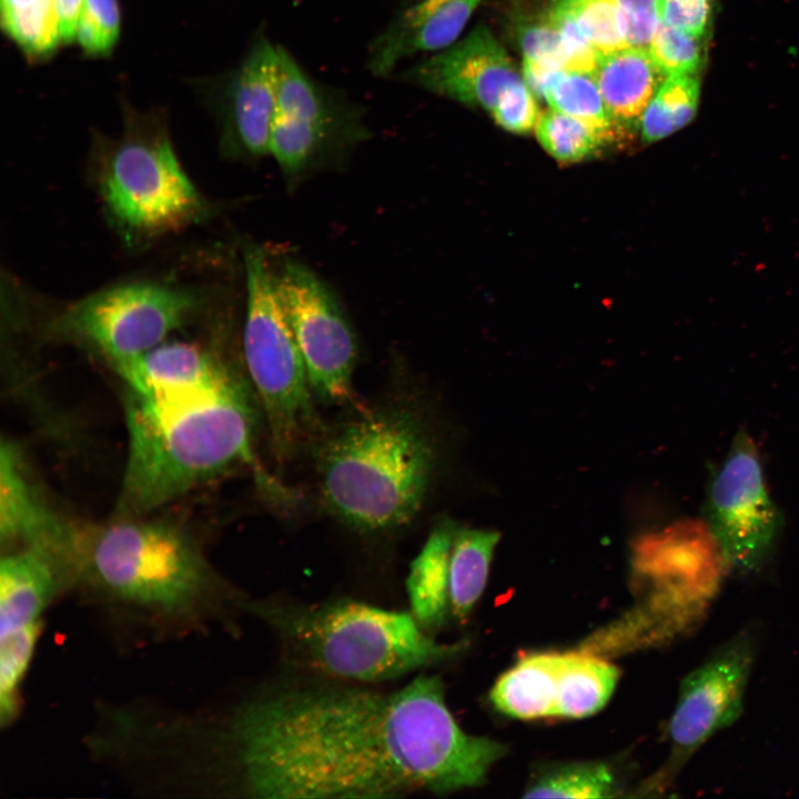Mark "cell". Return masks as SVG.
Instances as JSON below:
<instances>
[{
	"instance_id": "cell-20",
	"label": "cell",
	"mask_w": 799,
	"mask_h": 799,
	"mask_svg": "<svg viewBox=\"0 0 799 799\" xmlns=\"http://www.w3.org/2000/svg\"><path fill=\"white\" fill-rule=\"evenodd\" d=\"M456 527L447 518L435 525L412 562L406 579L408 611L432 636L444 626L451 614L449 558Z\"/></svg>"
},
{
	"instance_id": "cell-2",
	"label": "cell",
	"mask_w": 799,
	"mask_h": 799,
	"mask_svg": "<svg viewBox=\"0 0 799 799\" xmlns=\"http://www.w3.org/2000/svg\"><path fill=\"white\" fill-rule=\"evenodd\" d=\"M71 581L165 624L196 625L246 600L226 586L178 528L125 517L101 526L73 524Z\"/></svg>"
},
{
	"instance_id": "cell-5",
	"label": "cell",
	"mask_w": 799,
	"mask_h": 799,
	"mask_svg": "<svg viewBox=\"0 0 799 799\" xmlns=\"http://www.w3.org/2000/svg\"><path fill=\"white\" fill-rule=\"evenodd\" d=\"M435 464L434 442L419 416L398 407L364 408L321 448L322 499L355 530L397 529L422 508Z\"/></svg>"
},
{
	"instance_id": "cell-16",
	"label": "cell",
	"mask_w": 799,
	"mask_h": 799,
	"mask_svg": "<svg viewBox=\"0 0 799 799\" xmlns=\"http://www.w3.org/2000/svg\"><path fill=\"white\" fill-rule=\"evenodd\" d=\"M113 365L130 393L158 402L204 397L240 383L215 355L186 342H163Z\"/></svg>"
},
{
	"instance_id": "cell-18",
	"label": "cell",
	"mask_w": 799,
	"mask_h": 799,
	"mask_svg": "<svg viewBox=\"0 0 799 799\" xmlns=\"http://www.w3.org/2000/svg\"><path fill=\"white\" fill-rule=\"evenodd\" d=\"M68 584L58 559L32 546L8 554L0 564V639L37 640L41 615Z\"/></svg>"
},
{
	"instance_id": "cell-13",
	"label": "cell",
	"mask_w": 799,
	"mask_h": 799,
	"mask_svg": "<svg viewBox=\"0 0 799 799\" xmlns=\"http://www.w3.org/2000/svg\"><path fill=\"white\" fill-rule=\"evenodd\" d=\"M756 644L752 628L741 630L684 678L668 724L670 756L645 790L666 788L710 737L739 718Z\"/></svg>"
},
{
	"instance_id": "cell-28",
	"label": "cell",
	"mask_w": 799,
	"mask_h": 799,
	"mask_svg": "<svg viewBox=\"0 0 799 799\" xmlns=\"http://www.w3.org/2000/svg\"><path fill=\"white\" fill-rule=\"evenodd\" d=\"M535 132L544 150L565 163L589 158L608 142L593 128L553 109L540 113Z\"/></svg>"
},
{
	"instance_id": "cell-9",
	"label": "cell",
	"mask_w": 799,
	"mask_h": 799,
	"mask_svg": "<svg viewBox=\"0 0 799 799\" xmlns=\"http://www.w3.org/2000/svg\"><path fill=\"white\" fill-rule=\"evenodd\" d=\"M365 118L364 105L314 79L280 45L270 154L287 190L320 172L345 169L354 151L372 136Z\"/></svg>"
},
{
	"instance_id": "cell-8",
	"label": "cell",
	"mask_w": 799,
	"mask_h": 799,
	"mask_svg": "<svg viewBox=\"0 0 799 799\" xmlns=\"http://www.w3.org/2000/svg\"><path fill=\"white\" fill-rule=\"evenodd\" d=\"M246 311L243 351L249 375L280 459L290 457L316 427L310 380L275 286L271 256L244 250Z\"/></svg>"
},
{
	"instance_id": "cell-12",
	"label": "cell",
	"mask_w": 799,
	"mask_h": 799,
	"mask_svg": "<svg viewBox=\"0 0 799 799\" xmlns=\"http://www.w3.org/2000/svg\"><path fill=\"white\" fill-rule=\"evenodd\" d=\"M704 514L729 567L750 573L770 557L783 517L769 495L759 449L746 429L736 434L711 479Z\"/></svg>"
},
{
	"instance_id": "cell-31",
	"label": "cell",
	"mask_w": 799,
	"mask_h": 799,
	"mask_svg": "<svg viewBox=\"0 0 799 799\" xmlns=\"http://www.w3.org/2000/svg\"><path fill=\"white\" fill-rule=\"evenodd\" d=\"M647 49L654 64L665 78L677 74L697 75L705 62L702 37L669 26L660 19Z\"/></svg>"
},
{
	"instance_id": "cell-21",
	"label": "cell",
	"mask_w": 799,
	"mask_h": 799,
	"mask_svg": "<svg viewBox=\"0 0 799 799\" xmlns=\"http://www.w3.org/2000/svg\"><path fill=\"white\" fill-rule=\"evenodd\" d=\"M590 75L607 108L620 122L641 117L664 77L648 49L641 47L600 54Z\"/></svg>"
},
{
	"instance_id": "cell-39",
	"label": "cell",
	"mask_w": 799,
	"mask_h": 799,
	"mask_svg": "<svg viewBox=\"0 0 799 799\" xmlns=\"http://www.w3.org/2000/svg\"><path fill=\"white\" fill-rule=\"evenodd\" d=\"M61 40L64 43L75 40L78 24L83 11L84 0H53Z\"/></svg>"
},
{
	"instance_id": "cell-36",
	"label": "cell",
	"mask_w": 799,
	"mask_h": 799,
	"mask_svg": "<svg viewBox=\"0 0 799 799\" xmlns=\"http://www.w3.org/2000/svg\"><path fill=\"white\" fill-rule=\"evenodd\" d=\"M659 19L697 37H705L712 18V0H657Z\"/></svg>"
},
{
	"instance_id": "cell-30",
	"label": "cell",
	"mask_w": 799,
	"mask_h": 799,
	"mask_svg": "<svg viewBox=\"0 0 799 799\" xmlns=\"http://www.w3.org/2000/svg\"><path fill=\"white\" fill-rule=\"evenodd\" d=\"M599 54L628 45L627 24L616 0H560Z\"/></svg>"
},
{
	"instance_id": "cell-10",
	"label": "cell",
	"mask_w": 799,
	"mask_h": 799,
	"mask_svg": "<svg viewBox=\"0 0 799 799\" xmlns=\"http://www.w3.org/2000/svg\"><path fill=\"white\" fill-rule=\"evenodd\" d=\"M196 297L158 283H129L88 295L54 321L61 334L91 345L112 364L156 345L194 313Z\"/></svg>"
},
{
	"instance_id": "cell-6",
	"label": "cell",
	"mask_w": 799,
	"mask_h": 799,
	"mask_svg": "<svg viewBox=\"0 0 799 799\" xmlns=\"http://www.w3.org/2000/svg\"><path fill=\"white\" fill-rule=\"evenodd\" d=\"M637 599L620 618L591 635L608 657L674 639L697 624L728 567L705 519L684 518L640 536L631 550Z\"/></svg>"
},
{
	"instance_id": "cell-25",
	"label": "cell",
	"mask_w": 799,
	"mask_h": 799,
	"mask_svg": "<svg viewBox=\"0 0 799 799\" xmlns=\"http://www.w3.org/2000/svg\"><path fill=\"white\" fill-rule=\"evenodd\" d=\"M525 798H609L619 795L613 770L604 762L554 765L534 776Z\"/></svg>"
},
{
	"instance_id": "cell-29",
	"label": "cell",
	"mask_w": 799,
	"mask_h": 799,
	"mask_svg": "<svg viewBox=\"0 0 799 799\" xmlns=\"http://www.w3.org/2000/svg\"><path fill=\"white\" fill-rule=\"evenodd\" d=\"M6 33L31 57L52 53L62 42L53 0L37 2L16 10L1 12Z\"/></svg>"
},
{
	"instance_id": "cell-32",
	"label": "cell",
	"mask_w": 799,
	"mask_h": 799,
	"mask_svg": "<svg viewBox=\"0 0 799 799\" xmlns=\"http://www.w3.org/2000/svg\"><path fill=\"white\" fill-rule=\"evenodd\" d=\"M515 34L524 59L566 71L560 36L548 11L519 17Z\"/></svg>"
},
{
	"instance_id": "cell-33",
	"label": "cell",
	"mask_w": 799,
	"mask_h": 799,
	"mask_svg": "<svg viewBox=\"0 0 799 799\" xmlns=\"http://www.w3.org/2000/svg\"><path fill=\"white\" fill-rule=\"evenodd\" d=\"M120 20L118 0H84L75 39L88 54L105 55L118 41Z\"/></svg>"
},
{
	"instance_id": "cell-34",
	"label": "cell",
	"mask_w": 799,
	"mask_h": 799,
	"mask_svg": "<svg viewBox=\"0 0 799 799\" xmlns=\"http://www.w3.org/2000/svg\"><path fill=\"white\" fill-rule=\"evenodd\" d=\"M548 13L560 36L566 71L591 74L600 55L598 51L562 2L548 10Z\"/></svg>"
},
{
	"instance_id": "cell-37",
	"label": "cell",
	"mask_w": 799,
	"mask_h": 799,
	"mask_svg": "<svg viewBox=\"0 0 799 799\" xmlns=\"http://www.w3.org/2000/svg\"><path fill=\"white\" fill-rule=\"evenodd\" d=\"M627 24L629 47L648 48L659 22L657 0H616Z\"/></svg>"
},
{
	"instance_id": "cell-38",
	"label": "cell",
	"mask_w": 799,
	"mask_h": 799,
	"mask_svg": "<svg viewBox=\"0 0 799 799\" xmlns=\"http://www.w3.org/2000/svg\"><path fill=\"white\" fill-rule=\"evenodd\" d=\"M565 72L563 69L546 67L526 59L523 60L524 82L538 98L545 99Z\"/></svg>"
},
{
	"instance_id": "cell-27",
	"label": "cell",
	"mask_w": 799,
	"mask_h": 799,
	"mask_svg": "<svg viewBox=\"0 0 799 799\" xmlns=\"http://www.w3.org/2000/svg\"><path fill=\"white\" fill-rule=\"evenodd\" d=\"M545 100L553 110L587 124L608 142L621 133V122L607 108L590 74L566 71Z\"/></svg>"
},
{
	"instance_id": "cell-40",
	"label": "cell",
	"mask_w": 799,
	"mask_h": 799,
	"mask_svg": "<svg viewBox=\"0 0 799 799\" xmlns=\"http://www.w3.org/2000/svg\"><path fill=\"white\" fill-rule=\"evenodd\" d=\"M38 0H1V12L16 10L37 2Z\"/></svg>"
},
{
	"instance_id": "cell-35",
	"label": "cell",
	"mask_w": 799,
	"mask_h": 799,
	"mask_svg": "<svg viewBox=\"0 0 799 799\" xmlns=\"http://www.w3.org/2000/svg\"><path fill=\"white\" fill-rule=\"evenodd\" d=\"M496 123L513 133H527L539 119L534 93L520 79L507 87L490 111Z\"/></svg>"
},
{
	"instance_id": "cell-26",
	"label": "cell",
	"mask_w": 799,
	"mask_h": 799,
	"mask_svg": "<svg viewBox=\"0 0 799 799\" xmlns=\"http://www.w3.org/2000/svg\"><path fill=\"white\" fill-rule=\"evenodd\" d=\"M699 97L698 75L666 77L640 117L643 141L661 140L687 125L696 115Z\"/></svg>"
},
{
	"instance_id": "cell-14",
	"label": "cell",
	"mask_w": 799,
	"mask_h": 799,
	"mask_svg": "<svg viewBox=\"0 0 799 799\" xmlns=\"http://www.w3.org/2000/svg\"><path fill=\"white\" fill-rule=\"evenodd\" d=\"M279 48L259 31L241 61L209 82L206 98L221 133L222 151L256 161L270 154L277 101Z\"/></svg>"
},
{
	"instance_id": "cell-22",
	"label": "cell",
	"mask_w": 799,
	"mask_h": 799,
	"mask_svg": "<svg viewBox=\"0 0 799 799\" xmlns=\"http://www.w3.org/2000/svg\"><path fill=\"white\" fill-rule=\"evenodd\" d=\"M559 653H534L503 674L490 690L494 707L517 719L555 717Z\"/></svg>"
},
{
	"instance_id": "cell-4",
	"label": "cell",
	"mask_w": 799,
	"mask_h": 799,
	"mask_svg": "<svg viewBox=\"0 0 799 799\" xmlns=\"http://www.w3.org/2000/svg\"><path fill=\"white\" fill-rule=\"evenodd\" d=\"M128 458L120 509L154 510L224 471L253 463V411L241 383L204 397L150 401L129 394Z\"/></svg>"
},
{
	"instance_id": "cell-1",
	"label": "cell",
	"mask_w": 799,
	"mask_h": 799,
	"mask_svg": "<svg viewBox=\"0 0 799 799\" xmlns=\"http://www.w3.org/2000/svg\"><path fill=\"white\" fill-rule=\"evenodd\" d=\"M209 741L221 789L251 798H390L476 787L507 751L465 732L444 685L393 691L302 676L236 705Z\"/></svg>"
},
{
	"instance_id": "cell-11",
	"label": "cell",
	"mask_w": 799,
	"mask_h": 799,
	"mask_svg": "<svg viewBox=\"0 0 799 799\" xmlns=\"http://www.w3.org/2000/svg\"><path fill=\"white\" fill-rule=\"evenodd\" d=\"M272 260L275 286L306 366L312 392L333 403L352 397L358 346L328 286L297 260Z\"/></svg>"
},
{
	"instance_id": "cell-24",
	"label": "cell",
	"mask_w": 799,
	"mask_h": 799,
	"mask_svg": "<svg viewBox=\"0 0 799 799\" xmlns=\"http://www.w3.org/2000/svg\"><path fill=\"white\" fill-rule=\"evenodd\" d=\"M499 533L457 526L449 558L451 614L465 621L482 596Z\"/></svg>"
},
{
	"instance_id": "cell-3",
	"label": "cell",
	"mask_w": 799,
	"mask_h": 799,
	"mask_svg": "<svg viewBox=\"0 0 799 799\" xmlns=\"http://www.w3.org/2000/svg\"><path fill=\"white\" fill-rule=\"evenodd\" d=\"M275 637L284 665L296 675L377 682L454 657L463 646L442 644L409 611L340 598L306 603L286 597L246 601Z\"/></svg>"
},
{
	"instance_id": "cell-23",
	"label": "cell",
	"mask_w": 799,
	"mask_h": 799,
	"mask_svg": "<svg viewBox=\"0 0 799 799\" xmlns=\"http://www.w3.org/2000/svg\"><path fill=\"white\" fill-rule=\"evenodd\" d=\"M619 670L605 657L579 649L559 653L556 717L583 718L599 711L609 700Z\"/></svg>"
},
{
	"instance_id": "cell-7",
	"label": "cell",
	"mask_w": 799,
	"mask_h": 799,
	"mask_svg": "<svg viewBox=\"0 0 799 799\" xmlns=\"http://www.w3.org/2000/svg\"><path fill=\"white\" fill-rule=\"evenodd\" d=\"M124 131L98 143V184L108 211L127 231H175L203 212L158 115L125 105Z\"/></svg>"
},
{
	"instance_id": "cell-15",
	"label": "cell",
	"mask_w": 799,
	"mask_h": 799,
	"mask_svg": "<svg viewBox=\"0 0 799 799\" xmlns=\"http://www.w3.org/2000/svg\"><path fill=\"white\" fill-rule=\"evenodd\" d=\"M400 79L464 105L492 111L504 90L520 78L488 28L477 26L463 39L405 69Z\"/></svg>"
},
{
	"instance_id": "cell-17",
	"label": "cell",
	"mask_w": 799,
	"mask_h": 799,
	"mask_svg": "<svg viewBox=\"0 0 799 799\" xmlns=\"http://www.w3.org/2000/svg\"><path fill=\"white\" fill-rule=\"evenodd\" d=\"M482 1L398 0L388 23L368 47V71L387 77L406 59L449 47Z\"/></svg>"
},
{
	"instance_id": "cell-19",
	"label": "cell",
	"mask_w": 799,
	"mask_h": 799,
	"mask_svg": "<svg viewBox=\"0 0 799 799\" xmlns=\"http://www.w3.org/2000/svg\"><path fill=\"white\" fill-rule=\"evenodd\" d=\"M71 523L58 517L36 493L18 449L2 441L0 449V535L2 542H22L60 554Z\"/></svg>"
}]
</instances>
